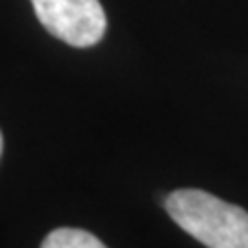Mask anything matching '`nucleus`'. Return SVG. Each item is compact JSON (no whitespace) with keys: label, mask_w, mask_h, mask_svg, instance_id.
<instances>
[{"label":"nucleus","mask_w":248,"mask_h":248,"mask_svg":"<svg viewBox=\"0 0 248 248\" xmlns=\"http://www.w3.org/2000/svg\"><path fill=\"white\" fill-rule=\"evenodd\" d=\"M40 248H108V246L87 230L56 228L44 238Z\"/></svg>","instance_id":"nucleus-3"},{"label":"nucleus","mask_w":248,"mask_h":248,"mask_svg":"<svg viewBox=\"0 0 248 248\" xmlns=\"http://www.w3.org/2000/svg\"><path fill=\"white\" fill-rule=\"evenodd\" d=\"M2 145H4V141H2V133H0V155H2Z\"/></svg>","instance_id":"nucleus-4"},{"label":"nucleus","mask_w":248,"mask_h":248,"mask_svg":"<svg viewBox=\"0 0 248 248\" xmlns=\"http://www.w3.org/2000/svg\"><path fill=\"white\" fill-rule=\"evenodd\" d=\"M166 211L186 234L207 248H248V211L199 188L166 197Z\"/></svg>","instance_id":"nucleus-1"},{"label":"nucleus","mask_w":248,"mask_h":248,"mask_svg":"<svg viewBox=\"0 0 248 248\" xmlns=\"http://www.w3.org/2000/svg\"><path fill=\"white\" fill-rule=\"evenodd\" d=\"M48 33L75 48L95 46L106 33L108 19L99 0H31Z\"/></svg>","instance_id":"nucleus-2"}]
</instances>
